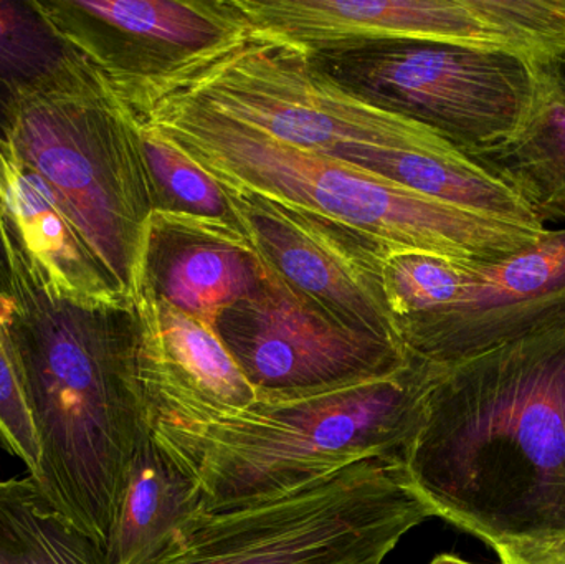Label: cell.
<instances>
[{
    "label": "cell",
    "mask_w": 565,
    "mask_h": 564,
    "mask_svg": "<svg viewBox=\"0 0 565 564\" xmlns=\"http://www.w3.org/2000/svg\"><path fill=\"white\" fill-rule=\"evenodd\" d=\"M3 564H108L106 552L63 515L32 477L0 480Z\"/></svg>",
    "instance_id": "20"
},
{
    "label": "cell",
    "mask_w": 565,
    "mask_h": 564,
    "mask_svg": "<svg viewBox=\"0 0 565 564\" xmlns=\"http://www.w3.org/2000/svg\"><path fill=\"white\" fill-rule=\"evenodd\" d=\"M0 214L29 257L60 294L125 300L42 178L0 141Z\"/></svg>",
    "instance_id": "17"
},
{
    "label": "cell",
    "mask_w": 565,
    "mask_h": 564,
    "mask_svg": "<svg viewBox=\"0 0 565 564\" xmlns=\"http://www.w3.org/2000/svg\"><path fill=\"white\" fill-rule=\"evenodd\" d=\"M322 155L352 162L473 214L537 231L550 228L503 179L467 152L435 156L372 146H338Z\"/></svg>",
    "instance_id": "19"
},
{
    "label": "cell",
    "mask_w": 565,
    "mask_h": 564,
    "mask_svg": "<svg viewBox=\"0 0 565 564\" xmlns=\"http://www.w3.org/2000/svg\"><path fill=\"white\" fill-rule=\"evenodd\" d=\"M129 121L138 136L139 149L151 179L154 212H181L235 222L225 192L215 179L154 126L132 118Z\"/></svg>",
    "instance_id": "22"
},
{
    "label": "cell",
    "mask_w": 565,
    "mask_h": 564,
    "mask_svg": "<svg viewBox=\"0 0 565 564\" xmlns=\"http://www.w3.org/2000/svg\"><path fill=\"white\" fill-rule=\"evenodd\" d=\"M254 297L222 311L215 331L260 401H292L385 380L407 351L334 320L270 267Z\"/></svg>",
    "instance_id": "10"
},
{
    "label": "cell",
    "mask_w": 565,
    "mask_h": 564,
    "mask_svg": "<svg viewBox=\"0 0 565 564\" xmlns=\"http://www.w3.org/2000/svg\"><path fill=\"white\" fill-rule=\"evenodd\" d=\"M428 564H478V563L467 562V560L460 558V556L450 555V553H444V555L435 556V558L431 560V562Z\"/></svg>",
    "instance_id": "26"
},
{
    "label": "cell",
    "mask_w": 565,
    "mask_h": 564,
    "mask_svg": "<svg viewBox=\"0 0 565 564\" xmlns=\"http://www.w3.org/2000/svg\"><path fill=\"white\" fill-rule=\"evenodd\" d=\"M60 35L109 75H151L242 26L225 0H35Z\"/></svg>",
    "instance_id": "14"
},
{
    "label": "cell",
    "mask_w": 565,
    "mask_h": 564,
    "mask_svg": "<svg viewBox=\"0 0 565 564\" xmlns=\"http://www.w3.org/2000/svg\"><path fill=\"white\" fill-rule=\"evenodd\" d=\"M470 267L425 254L385 258V291L398 323L404 318L434 313L454 305L467 288Z\"/></svg>",
    "instance_id": "23"
},
{
    "label": "cell",
    "mask_w": 565,
    "mask_h": 564,
    "mask_svg": "<svg viewBox=\"0 0 565 564\" xmlns=\"http://www.w3.org/2000/svg\"><path fill=\"white\" fill-rule=\"evenodd\" d=\"M561 63L565 66V55L563 56V60H561Z\"/></svg>",
    "instance_id": "28"
},
{
    "label": "cell",
    "mask_w": 565,
    "mask_h": 564,
    "mask_svg": "<svg viewBox=\"0 0 565 564\" xmlns=\"http://www.w3.org/2000/svg\"><path fill=\"white\" fill-rule=\"evenodd\" d=\"M0 447L39 476L40 447L26 400L22 374L9 337L0 321Z\"/></svg>",
    "instance_id": "24"
},
{
    "label": "cell",
    "mask_w": 565,
    "mask_h": 564,
    "mask_svg": "<svg viewBox=\"0 0 565 564\" xmlns=\"http://www.w3.org/2000/svg\"><path fill=\"white\" fill-rule=\"evenodd\" d=\"M13 294V262L6 224L0 214V300H9Z\"/></svg>",
    "instance_id": "25"
},
{
    "label": "cell",
    "mask_w": 565,
    "mask_h": 564,
    "mask_svg": "<svg viewBox=\"0 0 565 564\" xmlns=\"http://www.w3.org/2000/svg\"><path fill=\"white\" fill-rule=\"evenodd\" d=\"M129 118L154 126L215 181L241 185L328 219L385 254L493 264L550 228L523 227L420 194L352 162L286 145L185 99L105 76Z\"/></svg>",
    "instance_id": "3"
},
{
    "label": "cell",
    "mask_w": 565,
    "mask_h": 564,
    "mask_svg": "<svg viewBox=\"0 0 565 564\" xmlns=\"http://www.w3.org/2000/svg\"><path fill=\"white\" fill-rule=\"evenodd\" d=\"M83 60L35 0H0V141L23 96Z\"/></svg>",
    "instance_id": "21"
},
{
    "label": "cell",
    "mask_w": 565,
    "mask_h": 564,
    "mask_svg": "<svg viewBox=\"0 0 565 564\" xmlns=\"http://www.w3.org/2000/svg\"><path fill=\"white\" fill-rule=\"evenodd\" d=\"M543 224L565 222V66L536 63V86L520 131L477 156Z\"/></svg>",
    "instance_id": "18"
},
{
    "label": "cell",
    "mask_w": 565,
    "mask_h": 564,
    "mask_svg": "<svg viewBox=\"0 0 565 564\" xmlns=\"http://www.w3.org/2000/svg\"><path fill=\"white\" fill-rule=\"evenodd\" d=\"M3 142L45 181L131 298L154 192L135 128L98 70L83 60L23 96Z\"/></svg>",
    "instance_id": "5"
},
{
    "label": "cell",
    "mask_w": 565,
    "mask_h": 564,
    "mask_svg": "<svg viewBox=\"0 0 565 564\" xmlns=\"http://www.w3.org/2000/svg\"><path fill=\"white\" fill-rule=\"evenodd\" d=\"M265 274L237 222L152 212L131 297L146 291L215 328L222 311L260 290Z\"/></svg>",
    "instance_id": "15"
},
{
    "label": "cell",
    "mask_w": 565,
    "mask_h": 564,
    "mask_svg": "<svg viewBox=\"0 0 565 564\" xmlns=\"http://www.w3.org/2000/svg\"><path fill=\"white\" fill-rule=\"evenodd\" d=\"M103 75L195 103L245 128L312 151L372 146L435 156L463 152L435 129L352 95L316 68L302 50L244 26L224 42L151 75Z\"/></svg>",
    "instance_id": "6"
},
{
    "label": "cell",
    "mask_w": 565,
    "mask_h": 564,
    "mask_svg": "<svg viewBox=\"0 0 565 564\" xmlns=\"http://www.w3.org/2000/svg\"><path fill=\"white\" fill-rule=\"evenodd\" d=\"M308 56L352 95L435 129L471 158L520 131L536 86V63L437 43H392Z\"/></svg>",
    "instance_id": "8"
},
{
    "label": "cell",
    "mask_w": 565,
    "mask_h": 564,
    "mask_svg": "<svg viewBox=\"0 0 565 564\" xmlns=\"http://www.w3.org/2000/svg\"><path fill=\"white\" fill-rule=\"evenodd\" d=\"M428 364L415 492L501 564L565 556V328Z\"/></svg>",
    "instance_id": "1"
},
{
    "label": "cell",
    "mask_w": 565,
    "mask_h": 564,
    "mask_svg": "<svg viewBox=\"0 0 565 564\" xmlns=\"http://www.w3.org/2000/svg\"><path fill=\"white\" fill-rule=\"evenodd\" d=\"M0 564H3V563H2V560H0Z\"/></svg>",
    "instance_id": "29"
},
{
    "label": "cell",
    "mask_w": 565,
    "mask_h": 564,
    "mask_svg": "<svg viewBox=\"0 0 565 564\" xmlns=\"http://www.w3.org/2000/svg\"><path fill=\"white\" fill-rule=\"evenodd\" d=\"M430 364L385 380L292 401H257L227 419L151 429L198 480L209 513L299 492L369 459L405 456L424 419Z\"/></svg>",
    "instance_id": "4"
},
{
    "label": "cell",
    "mask_w": 565,
    "mask_h": 564,
    "mask_svg": "<svg viewBox=\"0 0 565 564\" xmlns=\"http://www.w3.org/2000/svg\"><path fill=\"white\" fill-rule=\"evenodd\" d=\"M217 184L252 247L292 290L345 327L407 351L385 291L384 262L391 255L305 209Z\"/></svg>",
    "instance_id": "11"
},
{
    "label": "cell",
    "mask_w": 565,
    "mask_h": 564,
    "mask_svg": "<svg viewBox=\"0 0 565 564\" xmlns=\"http://www.w3.org/2000/svg\"><path fill=\"white\" fill-rule=\"evenodd\" d=\"M131 300L141 323L139 383L151 429L204 426L257 404L215 328L146 291Z\"/></svg>",
    "instance_id": "13"
},
{
    "label": "cell",
    "mask_w": 565,
    "mask_h": 564,
    "mask_svg": "<svg viewBox=\"0 0 565 564\" xmlns=\"http://www.w3.org/2000/svg\"><path fill=\"white\" fill-rule=\"evenodd\" d=\"M398 327L408 354L434 364L565 328V227L510 257L471 265L454 305Z\"/></svg>",
    "instance_id": "12"
},
{
    "label": "cell",
    "mask_w": 565,
    "mask_h": 564,
    "mask_svg": "<svg viewBox=\"0 0 565 564\" xmlns=\"http://www.w3.org/2000/svg\"><path fill=\"white\" fill-rule=\"evenodd\" d=\"M428 519L404 464L362 460L274 502L205 513L162 564H382Z\"/></svg>",
    "instance_id": "7"
},
{
    "label": "cell",
    "mask_w": 565,
    "mask_h": 564,
    "mask_svg": "<svg viewBox=\"0 0 565 564\" xmlns=\"http://www.w3.org/2000/svg\"><path fill=\"white\" fill-rule=\"evenodd\" d=\"M191 472L159 446L151 430L136 449L106 543L108 564H162L205 515Z\"/></svg>",
    "instance_id": "16"
},
{
    "label": "cell",
    "mask_w": 565,
    "mask_h": 564,
    "mask_svg": "<svg viewBox=\"0 0 565 564\" xmlns=\"http://www.w3.org/2000/svg\"><path fill=\"white\" fill-rule=\"evenodd\" d=\"M533 564H565V556H561V558L546 560V562Z\"/></svg>",
    "instance_id": "27"
},
{
    "label": "cell",
    "mask_w": 565,
    "mask_h": 564,
    "mask_svg": "<svg viewBox=\"0 0 565 564\" xmlns=\"http://www.w3.org/2000/svg\"><path fill=\"white\" fill-rule=\"evenodd\" d=\"M248 32L308 55L392 43H437L546 63L556 19L544 0H225Z\"/></svg>",
    "instance_id": "9"
},
{
    "label": "cell",
    "mask_w": 565,
    "mask_h": 564,
    "mask_svg": "<svg viewBox=\"0 0 565 564\" xmlns=\"http://www.w3.org/2000/svg\"><path fill=\"white\" fill-rule=\"evenodd\" d=\"M13 294L0 321L22 374L46 499L106 552L129 469L151 430L139 383L141 323L131 298L60 294L6 225Z\"/></svg>",
    "instance_id": "2"
}]
</instances>
